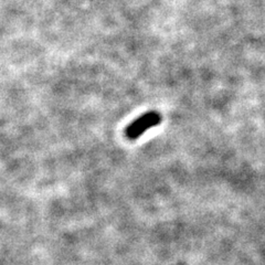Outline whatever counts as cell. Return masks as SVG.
Wrapping results in <instances>:
<instances>
[{
	"mask_svg": "<svg viewBox=\"0 0 265 265\" xmlns=\"http://www.w3.org/2000/svg\"><path fill=\"white\" fill-rule=\"evenodd\" d=\"M161 115L158 112H148L140 116L136 121L131 123V125H128L125 129V135L128 139H136L140 137L147 129L153 128L160 124L161 122Z\"/></svg>",
	"mask_w": 265,
	"mask_h": 265,
	"instance_id": "cell-1",
	"label": "cell"
}]
</instances>
